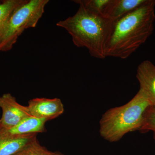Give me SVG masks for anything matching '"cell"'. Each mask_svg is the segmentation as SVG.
Returning <instances> with one entry per match:
<instances>
[{"label": "cell", "mask_w": 155, "mask_h": 155, "mask_svg": "<svg viewBox=\"0 0 155 155\" xmlns=\"http://www.w3.org/2000/svg\"><path fill=\"white\" fill-rule=\"evenodd\" d=\"M31 134L19 137H0V155H13L37 136Z\"/></svg>", "instance_id": "cell-10"}, {"label": "cell", "mask_w": 155, "mask_h": 155, "mask_svg": "<svg viewBox=\"0 0 155 155\" xmlns=\"http://www.w3.org/2000/svg\"><path fill=\"white\" fill-rule=\"evenodd\" d=\"M47 120L29 117L22 120L14 127L8 129H0V137H19L31 134L43 133L46 131Z\"/></svg>", "instance_id": "cell-8"}, {"label": "cell", "mask_w": 155, "mask_h": 155, "mask_svg": "<svg viewBox=\"0 0 155 155\" xmlns=\"http://www.w3.org/2000/svg\"><path fill=\"white\" fill-rule=\"evenodd\" d=\"M49 2V0H26L15 9L0 39V51L12 49L25 29L36 26Z\"/></svg>", "instance_id": "cell-4"}, {"label": "cell", "mask_w": 155, "mask_h": 155, "mask_svg": "<svg viewBox=\"0 0 155 155\" xmlns=\"http://www.w3.org/2000/svg\"><path fill=\"white\" fill-rule=\"evenodd\" d=\"M136 78L140 85V90L151 106L155 107V65L147 60L143 61L137 67Z\"/></svg>", "instance_id": "cell-7"}, {"label": "cell", "mask_w": 155, "mask_h": 155, "mask_svg": "<svg viewBox=\"0 0 155 155\" xmlns=\"http://www.w3.org/2000/svg\"><path fill=\"white\" fill-rule=\"evenodd\" d=\"M57 155H63V154L59 152H57Z\"/></svg>", "instance_id": "cell-15"}, {"label": "cell", "mask_w": 155, "mask_h": 155, "mask_svg": "<svg viewBox=\"0 0 155 155\" xmlns=\"http://www.w3.org/2000/svg\"><path fill=\"white\" fill-rule=\"evenodd\" d=\"M79 5L74 15L57 22V25L67 31L76 47L85 48L94 58L104 59L106 45L114 22Z\"/></svg>", "instance_id": "cell-2"}, {"label": "cell", "mask_w": 155, "mask_h": 155, "mask_svg": "<svg viewBox=\"0 0 155 155\" xmlns=\"http://www.w3.org/2000/svg\"><path fill=\"white\" fill-rule=\"evenodd\" d=\"M147 0H111L104 16L115 22L134 11Z\"/></svg>", "instance_id": "cell-9"}, {"label": "cell", "mask_w": 155, "mask_h": 155, "mask_svg": "<svg viewBox=\"0 0 155 155\" xmlns=\"http://www.w3.org/2000/svg\"><path fill=\"white\" fill-rule=\"evenodd\" d=\"M13 155H57L41 145L37 136Z\"/></svg>", "instance_id": "cell-12"}, {"label": "cell", "mask_w": 155, "mask_h": 155, "mask_svg": "<svg viewBox=\"0 0 155 155\" xmlns=\"http://www.w3.org/2000/svg\"><path fill=\"white\" fill-rule=\"evenodd\" d=\"M26 0H4L0 3V39L11 15Z\"/></svg>", "instance_id": "cell-11"}, {"label": "cell", "mask_w": 155, "mask_h": 155, "mask_svg": "<svg viewBox=\"0 0 155 155\" xmlns=\"http://www.w3.org/2000/svg\"><path fill=\"white\" fill-rule=\"evenodd\" d=\"M0 108L2 112L0 129L11 128L31 116L27 106L20 104L10 93L5 94L0 97Z\"/></svg>", "instance_id": "cell-5"}, {"label": "cell", "mask_w": 155, "mask_h": 155, "mask_svg": "<svg viewBox=\"0 0 155 155\" xmlns=\"http://www.w3.org/2000/svg\"><path fill=\"white\" fill-rule=\"evenodd\" d=\"M139 130L145 132L151 130L153 132L155 140V107L150 106L143 115L142 125Z\"/></svg>", "instance_id": "cell-14"}, {"label": "cell", "mask_w": 155, "mask_h": 155, "mask_svg": "<svg viewBox=\"0 0 155 155\" xmlns=\"http://www.w3.org/2000/svg\"><path fill=\"white\" fill-rule=\"evenodd\" d=\"M155 7V0H147L114 22L106 45V57L127 59L145 42L153 30Z\"/></svg>", "instance_id": "cell-1"}, {"label": "cell", "mask_w": 155, "mask_h": 155, "mask_svg": "<svg viewBox=\"0 0 155 155\" xmlns=\"http://www.w3.org/2000/svg\"><path fill=\"white\" fill-rule=\"evenodd\" d=\"M27 107L31 116L48 121L58 118L64 111L63 103L58 98H33L28 101Z\"/></svg>", "instance_id": "cell-6"}, {"label": "cell", "mask_w": 155, "mask_h": 155, "mask_svg": "<svg viewBox=\"0 0 155 155\" xmlns=\"http://www.w3.org/2000/svg\"><path fill=\"white\" fill-rule=\"evenodd\" d=\"M150 106L139 90L128 102L111 108L103 114L99 122L100 135L107 141L116 142L127 133L139 130L145 112Z\"/></svg>", "instance_id": "cell-3"}, {"label": "cell", "mask_w": 155, "mask_h": 155, "mask_svg": "<svg viewBox=\"0 0 155 155\" xmlns=\"http://www.w3.org/2000/svg\"><path fill=\"white\" fill-rule=\"evenodd\" d=\"M111 0H76V4H81L86 9L95 14L104 16L105 13Z\"/></svg>", "instance_id": "cell-13"}]
</instances>
